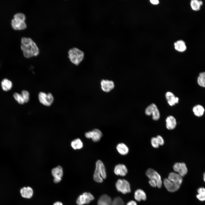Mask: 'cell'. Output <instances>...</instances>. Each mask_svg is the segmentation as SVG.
<instances>
[{
	"label": "cell",
	"mask_w": 205,
	"mask_h": 205,
	"mask_svg": "<svg viewBox=\"0 0 205 205\" xmlns=\"http://www.w3.org/2000/svg\"><path fill=\"white\" fill-rule=\"evenodd\" d=\"M21 43V48L25 57L29 58L38 54L39 49L36 43L30 38L22 37Z\"/></svg>",
	"instance_id": "cell-1"
},
{
	"label": "cell",
	"mask_w": 205,
	"mask_h": 205,
	"mask_svg": "<svg viewBox=\"0 0 205 205\" xmlns=\"http://www.w3.org/2000/svg\"><path fill=\"white\" fill-rule=\"evenodd\" d=\"M106 169L103 162L100 160L97 161L96 163V167L93 175L94 181L97 183H102L103 179L106 178Z\"/></svg>",
	"instance_id": "cell-2"
},
{
	"label": "cell",
	"mask_w": 205,
	"mask_h": 205,
	"mask_svg": "<svg viewBox=\"0 0 205 205\" xmlns=\"http://www.w3.org/2000/svg\"><path fill=\"white\" fill-rule=\"evenodd\" d=\"M68 53L70 61L75 65H78L84 59V52L77 48H74L70 49Z\"/></svg>",
	"instance_id": "cell-3"
},
{
	"label": "cell",
	"mask_w": 205,
	"mask_h": 205,
	"mask_svg": "<svg viewBox=\"0 0 205 205\" xmlns=\"http://www.w3.org/2000/svg\"><path fill=\"white\" fill-rule=\"evenodd\" d=\"M116 187L117 191L125 194L131 192L130 184L129 182L124 179L118 180L116 183Z\"/></svg>",
	"instance_id": "cell-4"
},
{
	"label": "cell",
	"mask_w": 205,
	"mask_h": 205,
	"mask_svg": "<svg viewBox=\"0 0 205 205\" xmlns=\"http://www.w3.org/2000/svg\"><path fill=\"white\" fill-rule=\"evenodd\" d=\"M38 98L40 103L46 106H50L54 101V97L50 93H46L40 92L38 94Z\"/></svg>",
	"instance_id": "cell-5"
},
{
	"label": "cell",
	"mask_w": 205,
	"mask_h": 205,
	"mask_svg": "<svg viewBox=\"0 0 205 205\" xmlns=\"http://www.w3.org/2000/svg\"><path fill=\"white\" fill-rule=\"evenodd\" d=\"M145 174L149 180H153L156 182L158 188H161L162 184L161 177L156 171L152 169L149 168L146 171Z\"/></svg>",
	"instance_id": "cell-6"
},
{
	"label": "cell",
	"mask_w": 205,
	"mask_h": 205,
	"mask_svg": "<svg viewBox=\"0 0 205 205\" xmlns=\"http://www.w3.org/2000/svg\"><path fill=\"white\" fill-rule=\"evenodd\" d=\"M145 114L147 116L152 115V119L154 120H157L160 118V114L156 105L152 103L148 106L145 110Z\"/></svg>",
	"instance_id": "cell-7"
},
{
	"label": "cell",
	"mask_w": 205,
	"mask_h": 205,
	"mask_svg": "<svg viewBox=\"0 0 205 205\" xmlns=\"http://www.w3.org/2000/svg\"><path fill=\"white\" fill-rule=\"evenodd\" d=\"M94 199V197L91 193L85 192L78 197L76 200V203L78 205L87 204Z\"/></svg>",
	"instance_id": "cell-8"
},
{
	"label": "cell",
	"mask_w": 205,
	"mask_h": 205,
	"mask_svg": "<svg viewBox=\"0 0 205 205\" xmlns=\"http://www.w3.org/2000/svg\"><path fill=\"white\" fill-rule=\"evenodd\" d=\"M85 136L87 138H91L94 142H97L100 141L102 134L99 130L95 129L91 131L86 132Z\"/></svg>",
	"instance_id": "cell-9"
},
{
	"label": "cell",
	"mask_w": 205,
	"mask_h": 205,
	"mask_svg": "<svg viewBox=\"0 0 205 205\" xmlns=\"http://www.w3.org/2000/svg\"><path fill=\"white\" fill-rule=\"evenodd\" d=\"M173 167L175 172L178 173L182 177H184L187 173L188 169L184 163H176L173 165Z\"/></svg>",
	"instance_id": "cell-10"
},
{
	"label": "cell",
	"mask_w": 205,
	"mask_h": 205,
	"mask_svg": "<svg viewBox=\"0 0 205 205\" xmlns=\"http://www.w3.org/2000/svg\"><path fill=\"white\" fill-rule=\"evenodd\" d=\"M164 185L167 190L171 192L177 191L181 185L169 180L167 178H165L163 181Z\"/></svg>",
	"instance_id": "cell-11"
},
{
	"label": "cell",
	"mask_w": 205,
	"mask_h": 205,
	"mask_svg": "<svg viewBox=\"0 0 205 205\" xmlns=\"http://www.w3.org/2000/svg\"><path fill=\"white\" fill-rule=\"evenodd\" d=\"M101 89L106 93L111 91L114 88L115 85L114 82L108 79H102L100 83Z\"/></svg>",
	"instance_id": "cell-12"
},
{
	"label": "cell",
	"mask_w": 205,
	"mask_h": 205,
	"mask_svg": "<svg viewBox=\"0 0 205 205\" xmlns=\"http://www.w3.org/2000/svg\"><path fill=\"white\" fill-rule=\"evenodd\" d=\"M25 20L13 19L11 20V25L12 27L15 30L24 29L26 27Z\"/></svg>",
	"instance_id": "cell-13"
},
{
	"label": "cell",
	"mask_w": 205,
	"mask_h": 205,
	"mask_svg": "<svg viewBox=\"0 0 205 205\" xmlns=\"http://www.w3.org/2000/svg\"><path fill=\"white\" fill-rule=\"evenodd\" d=\"M114 172L116 175L124 176L127 174L128 171L126 167L124 165L119 164L115 166Z\"/></svg>",
	"instance_id": "cell-14"
},
{
	"label": "cell",
	"mask_w": 205,
	"mask_h": 205,
	"mask_svg": "<svg viewBox=\"0 0 205 205\" xmlns=\"http://www.w3.org/2000/svg\"><path fill=\"white\" fill-rule=\"evenodd\" d=\"M182 177L178 173L171 172L169 173L167 178L170 181L181 185L183 182Z\"/></svg>",
	"instance_id": "cell-15"
},
{
	"label": "cell",
	"mask_w": 205,
	"mask_h": 205,
	"mask_svg": "<svg viewBox=\"0 0 205 205\" xmlns=\"http://www.w3.org/2000/svg\"><path fill=\"white\" fill-rule=\"evenodd\" d=\"M166 125L169 130L174 129L177 126V121L175 118L172 116H169L166 119Z\"/></svg>",
	"instance_id": "cell-16"
},
{
	"label": "cell",
	"mask_w": 205,
	"mask_h": 205,
	"mask_svg": "<svg viewBox=\"0 0 205 205\" xmlns=\"http://www.w3.org/2000/svg\"><path fill=\"white\" fill-rule=\"evenodd\" d=\"M165 97L168 103L171 106H173L179 102V98L176 97L171 92H167L165 94Z\"/></svg>",
	"instance_id": "cell-17"
},
{
	"label": "cell",
	"mask_w": 205,
	"mask_h": 205,
	"mask_svg": "<svg viewBox=\"0 0 205 205\" xmlns=\"http://www.w3.org/2000/svg\"><path fill=\"white\" fill-rule=\"evenodd\" d=\"M21 196L24 198H31L33 194L32 189L30 187H24L20 190Z\"/></svg>",
	"instance_id": "cell-18"
},
{
	"label": "cell",
	"mask_w": 205,
	"mask_h": 205,
	"mask_svg": "<svg viewBox=\"0 0 205 205\" xmlns=\"http://www.w3.org/2000/svg\"><path fill=\"white\" fill-rule=\"evenodd\" d=\"M112 200L111 198L106 194L101 196L99 198L97 205H112Z\"/></svg>",
	"instance_id": "cell-19"
},
{
	"label": "cell",
	"mask_w": 205,
	"mask_h": 205,
	"mask_svg": "<svg viewBox=\"0 0 205 205\" xmlns=\"http://www.w3.org/2000/svg\"><path fill=\"white\" fill-rule=\"evenodd\" d=\"M134 197L135 199L138 202L142 200L145 201L147 198L145 192L143 190L140 189H138L135 191Z\"/></svg>",
	"instance_id": "cell-20"
},
{
	"label": "cell",
	"mask_w": 205,
	"mask_h": 205,
	"mask_svg": "<svg viewBox=\"0 0 205 205\" xmlns=\"http://www.w3.org/2000/svg\"><path fill=\"white\" fill-rule=\"evenodd\" d=\"M192 111L195 116L200 117L202 116L204 114L205 109L202 105L200 104H197L193 107Z\"/></svg>",
	"instance_id": "cell-21"
},
{
	"label": "cell",
	"mask_w": 205,
	"mask_h": 205,
	"mask_svg": "<svg viewBox=\"0 0 205 205\" xmlns=\"http://www.w3.org/2000/svg\"><path fill=\"white\" fill-rule=\"evenodd\" d=\"M175 49L181 52L185 51L186 49V46L185 42L181 40L177 41L174 44Z\"/></svg>",
	"instance_id": "cell-22"
},
{
	"label": "cell",
	"mask_w": 205,
	"mask_h": 205,
	"mask_svg": "<svg viewBox=\"0 0 205 205\" xmlns=\"http://www.w3.org/2000/svg\"><path fill=\"white\" fill-rule=\"evenodd\" d=\"M116 148L118 152L122 155H127L129 151L128 147L123 143L118 144L116 146Z\"/></svg>",
	"instance_id": "cell-23"
},
{
	"label": "cell",
	"mask_w": 205,
	"mask_h": 205,
	"mask_svg": "<svg viewBox=\"0 0 205 205\" xmlns=\"http://www.w3.org/2000/svg\"><path fill=\"white\" fill-rule=\"evenodd\" d=\"M51 172L54 178H62L63 175V169L60 166H58L53 168Z\"/></svg>",
	"instance_id": "cell-24"
},
{
	"label": "cell",
	"mask_w": 205,
	"mask_h": 205,
	"mask_svg": "<svg viewBox=\"0 0 205 205\" xmlns=\"http://www.w3.org/2000/svg\"><path fill=\"white\" fill-rule=\"evenodd\" d=\"M203 4L202 1L200 0H192L190 2V5L192 9L195 11L199 10Z\"/></svg>",
	"instance_id": "cell-25"
},
{
	"label": "cell",
	"mask_w": 205,
	"mask_h": 205,
	"mask_svg": "<svg viewBox=\"0 0 205 205\" xmlns=\"http://www.w3.org/2000/svg\"><path fill=\"white\" fill-rule=\"evenodd\" d=\"M1 85L4 91H7L11 89L12 86V83L9 80L7 79H5L2 81Z\"/></svg>",
	"instance_id": "cell-26"
},
{
	"label": "cell",
	"mask_w": 205,
	"mask_h": 205,
	"mask_svg": "<svg viewBox=\"0 0 205 205\" xmlns=\"http://www.w3.org/2000/svg\"><path fill=\"white\" fill-rule=\"evenodd\" d=\"M71 145L72 148L75 150L81 149L83 146L82 142L78 138L73 140L71 142Z\"/></svg>",
	"instance_id": "cell-27"
},
{
	"label": "cell",
	"mask_w": 205,
	"mask_h": 205,
	"mask_svg": "<svg viewBox=\"0 0 205 205\" xmlns=\"http://www.w3.org/2000/svg\"><path fill=\"white\" fill-rule=\"evenodd\" d=\"M198 194L196 195L197 198L200 201H205V188L201 187L199 188L197 190Z\"/></svg>",
	"instance_id": "cell-28"
},
{
	"label": "cell",
	"mask_w": 205,
	"mask_h": 205,
	"mask_svg": "<svg viewBox=\"0 0 205 205\" xmlns=\"http://www.w3.org/2000/svg\"><path fill=\"white\" fill-rule=\"evenodd\" d=\"M197 82L200 87H205V71L199 74L197 79Z\"/></svg>",
	"instance_id": "cell-29"
},
{
	"label": "cell",
	"mask_w": 205,
	"mask_h": 205,
	"mask_svg": "<svg viewBox=\"0 0 205 205\" xmlns=\"http://www.w3.org/2000/svg\"><path fill=\"white\" fill-rule=\"evenodd\" d=\"M13 97L19 104H22L26 103L24 97L22 94L15 93L13 94Z\"/></svg>",
	"instance_id": "cell-30"
},
{
	"label": "cell",
	"mask_w": 205,
	"mask_h": 205,
	"mask_svg": "<svg viewBox=\"0 0 205 205\" xmlns=\"http://www.w3.org/2000/svg\"><path fill=\"white\" fill-rule=\"evenodd\" d=\"M112 205H124L122 199L119 197L115 198L112 201Z\"/></svg>",
	"instance_id": "cell-31"
},
{
	"label": "cell",
	"mask_w": 205,
	"mask_h": 205,
	"mask_svg": "<svg viewBox=\"0 0 205 205\" xmlns=\"http://www.w3.org/2000/svg\"><path fill=\"white\" fill-rule=\"evenodd\" d=\"M21 94L23 96L25 102H28L30 99V93L29 92L26 90H24L22 91Z\"/></svg>",
	"instance_id": "cell-32"
},
{
	"label": "cell",
	"mask_w": 205,
	"mask_h": 205,
	"mask_svg": "<svg viewBox=\"0 0 205 205\" xmlns=\"http://www.w3.org/2000/svg\"><path fill=\"white\" fill-rule=\"evenodd\" d=\"M151 143L152 146L154 148H157L159 147V145L156 137H152L151 139Z\"/></svg>",
	"instance_id": "cell-33"
},
{
	"label": "cell",
	"mask_w": 205,
	"mask_h": 205,
	"mask_svg": "<svg viewBox=\"0 0 205 205\" xmlns=\"http://www.w3.org/2000/svg\"><path fill=\"white\" fill-rule=\"evenodd\" d=\"M159 145H162L164 144V140L163 137L160 135H158L156 137Z\"/></svg>",
	"instance_id": "cell-34"
},
{
	"label": "cell",
	"mask_w": 205,
	"mask_h": 205,
	"mask_svg": "<svg viewBox=\"0 0 205 205\" xmlns=\"http://www.w3.org/2000/svg\"><path fill=\"white\" fill-rule=\"evenodd\" d=\"M149 183L151 186L152 187H155L157 186L156 182L153 180H149Z\"/></svg>",
	"instance_id": "cell-35"
},
{
	"label": "cell",
	"mask_w": 205,
	"mask_h": 205,
	"mask_svg": "<svg viewBox=\"0 0 205 205\" xmlns=\"http://www.w3.org/2000/svg\"><path fill=\"white\" fill-rule=\"evenodd\" d=\"M126 205H138V204L136 201L132 200L128 202Z\"/></svg>",
	"instance_id": "cell-36"
},
{
	"label": "cell",
	"mask_w": 205,
	"mask_h": 205,
	"mask_svg": "<svg viewBox=\"0 0 205 205\" xmlns=\"http://www.w3.org/2000/svg\"><path fill=\"white\" fill-rule=\"evenodd\" d=\"M150 2L152 4L154 5H157L159 4V2L158 0H150Z\"/></svg>",
	"instance_id": "cell-37"
},
{
	"label": "cell",
	"mask_w": 205,
	"mask_h": 205,
	"mask_svg": "<svg viewBox=\"0 0 205 205\" xmlns=\"http://www.w3.org/2000/svg\"><path fill=\"white\" fill-rule=\"evenodd\" d=\"M61 178H54V181L55 183H59L61 180Z\"/></svg>",
	"instance_id": "cell-38"
},
{
	"label": "cell",
	"mask_w": 205,
	"mask_h": 205,
	"mask_svg": "<svg viewBox=\"0 0 205 205\" xmlns=\"http://www.w3.org/2000/svg\"><path fill=\"white\" fill-rule=\"evenodd\" d=\"M53 205H63L62 203L60 202H55Z\"/></svg>",
	"instance_id": "cell-39"
},
{
	"label": "cell",
	"mask_w": 205,
	"mask_h": 205,
	"mask_svg": "<svg viewBox=\"0 0 205 205\" xmlns=\"http://www.w3.org/2000/svg\"><path fill=\"white\" fill-rule=\"evenodd\" d=\"M203 180L205 182V171L203 174Z\"/></svg>",
	"instance_id": "cell-40"
}]
</instances>
